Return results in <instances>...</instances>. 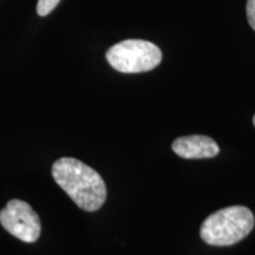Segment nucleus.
Listing matches in <instances>:
<instances>
[{
    "mask_svg": "<svg viewBox=\"0 0 255 255\" xmlns=\"http://www.w3.org/2000/svg\"><path fill=\"white\" fill-rule=\"evenodd\" d=\"M57 184L71 197L79 208L95 212L107 200V186L97 171L72 157H63L52 165Z\"/></svg>",
    "mask_w": 255,
    "mask_h": 255,
    "instance_id": "f257e3e1",
    "label": "nucleus"
},
{
    "mask_svg": "<svg viewBox=\"0 0 255 255\" xmlns=\"http://www.w3.org/2000/svg\"><path fill=\"white\" fill-rule=\"evenodd\" d=\"M254 228V215L247 207L233 206L208 216L200 229L201 239L210 246H232Z\"/></svg>",
    "mask_w": 255,
    "mask_h": 255,
    "instance_id": "f03ea898",
    "label": "nucleus"
},
{
    "mask_svg": "<svg viewBox=\"0 0 255 255\" xmlns=\"http://www.w3.org/2000/svg\"><path fill=\"white\" fill-rule=\"evenodd\" d=\"M107 59L117 71L139 73L155 69L161 63L162 52L150 41L128 39L111 46L107 52Z\"/></svg>",
    "mask_w": 255,
    "mask_h": 255,
    "instance_id": "7ed1b4c3",
    "label": "nucleus"
},
{
    "mask_svg": "<svg viewBox=\"0 0 255 255\" xmlns=\"http://www.w3.org/2000/svg\"><path fill=\"white\" fill-rule=\"evenodd\" d=\"M0 223L19 240L32 244L40 237L41 226L39 216L27 202L11 200L0 210Z\"/></svg>",
    "mask_w": 255,
    "mask_h": 255,
    "instance_id": "20e7f679",
    "label": "nucleus"
},
{
    "mask_svg": "<svg viewBox=\"0 0 255 255\" xmlns=\"http://www.w3.org/2000/svg\"><path fill=\"white\" fill-rule=\"evenodd\" d=\"M174 152L182 158H210L215 157L220 148L214 139L203 135L178 137L173 142Z\"/></svg>",
    "mask_w": 255,
    "mask_h": 255,
    "instance_id": "39448f33",
    "label": "nucleus"
},
{
    "mask_svg": "<svg viewBox=\"0 0 255 255\" xmlns=\"http://www.w3.org/2000/svg\"><path fill=\"white\" fill-rule=\"evenodd\" d=\"M60 0H38L37 4V13L40 17H45V15L50 14L56 6L59 4Z\"/></svg>",
    "mask_w": 255,
    "mask_h": 255,
    "instance_id": "423d86ee",
    "label": "nucleus"
},
{
    "mask_svg": "<svg viewBox=\"0 0 255 255\" xmlns=\"http://www.w3.org/2000/svg\"><path fill=\"white\" fill-rule=\"evenodd\" d=\"M246 13L248 23H250L251 27L255 31V0H247Z\"/></svg>",
    "mask_w": 255,
    "mask_h": 255,
    "instance_id": "0eeeda50",
    "label": "nucleus"
},
{
    "mask_svg": "<svg viewBox=\"0 0 255 255\" xmlns=\"http://www.w3.org/2000/svg\"><path fill=\"white\" fill-rule=\"evenodd\" d=\"M253 124H254V127H255V116L253 117Z\"/></svg>",
    "mask_w": 255,
    "mask_h": 255,
    "instance_id": "6e6552de",
    "label": "nucleus"
}]
</instances>
